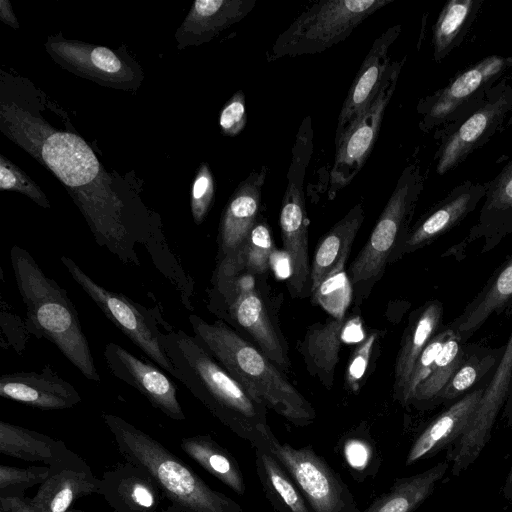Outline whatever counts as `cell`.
<instances>
[{"label": "cell", "mask_w": 512, "mask_h": 512, "mask_svg": "<svg viewBox=\"0 0 512 512\" xmlns=\"http://www.w3.org/2000/svg\"><path fill=\"white\" fill-rule=\"evenodd\" d=\"M160 343L175 375L219 421L252 447L273 433L267 408L254 400L194 337L172 328L161 331Z\"/></svg>", "instance_id": "obj_1"}, {"label": "cell", "mask_w": 512, "mask_h": 512, "mask_svg": "<svg viewBox=\"0 0 512 512\" xmlns=\"http://www.w3.org/2000/svg\"><path fill=\"white\" fill-rule=\"evenodd\" d=\"M194 337L251 397L291 424L313 423L316 411L274 363L224 322L189 317Z\"/></svg>", "instance_id": "obj_2"}, {"label": "cell", "mask_w": 512, "mask_h": 512, "mask_svg": "<svg viewBox=\"0 0 512 512\" xmlns=\"http://www.w3.org/2000/svg\"><path fill=\"white\" fill-rule=\"evenodd\" d=\"M10 260L27 310V332L54 344L86 379L100 382L90 345L67 291L43 272L26 249L14 245Z\"/></svg>", "instance_id": "obj_3"}, {"label": "cell", "mask_w": 512, "mask_h": 512, "mask_svg": "<svg viewBox=\"0 0 512 512\" xmlns=\"http://www.w3.org/2000/svg\"><path fill=\"white\" fill-rule=\"evenodd\" d=\"M103 418L122 452L185 512H244L237 502L211 489L156 440L118 416L104 414Z\"/></svg>", "instance_id": "obj_4"}, {"label": "cell", "mask_w": 512, "mask_h": 512, "mask_svg": "<svg viewBox=\"0 0 512 512\" xmlns=\"http://www.w3.org/2000/svg\"><path fill=\"white\" fill-rule=\"evenodd\" d=\"M394 0H323L304 10L275 40L267 60L320 53L347 39Z\"/></svg>", "instance_id": "obj_5"}, {"label": "cell", "mask_w": 512, "mask_h": 512, "mask_svg": "<svg viewBox=\"0 0 512 512\" xmlns=\"http://www.w3.org/2000/svg\"><path fill=\"white\" fill-rule=\"evenodd\" d=\"M424 188V176L417 163L408 164L400 174L369 239L349 267L351 285L361 297L381 277L397 246L408 234V222ZM401 241V242H402Z\"/></svg>", "instance_id": "obj_6"}, {"label": "cell", "mask_w": 512, "mask_h": 512, "mask_svg": "<svg viewBox=\"0 0 512 512\" xmlns=\"http://www.w3.org/2000/svg\"><path fill=\"white\" fill-rule=\"evenodd\" d=\"M512 67V57L490 55L455 76L446 86L421 98L416 111L423 132L446 130L476 112L491 88Z\"/></svg>", "instance_id": "obj_7"}, {"label": "cell", "mask_w": 512, "mask_h": 512, "mask_svg": "<svg viewBox=\"0 0 512 512\" xmlns=\"http://www.w3.org/2000/svg\"><path fill=\"white\" fill-rule=\"evenodd\" d=\"M64 265L72 279L91 300L146 357L173 377L174 367L161 343L159 323H164L159 314L131 300L122 293L111 291L95 282L73 259L62 256Z\"/></svg>", "instance_id": "obj_8"}, {"label": "cell", "mask_w": 512, "mask_h": 512, "mask_svg": "<svg viewBox=\"0 0 512 512\" xmlns=\"http://www.w3.org/2000/svg\"><path fill=\"white\" fill-rule=\"evenodd\" d=\"M259 446L281 463L312 512H361L349 486L311 445L295 448L280 443L272 433Z\"/></svg>", "instance_id": "obj_9"}, {"label": "cell", "mask_w": 512, "mask_h": 512, "mask_svg": "<svg viewBox=\"0 0 512 512\" xmlns=\"http://www.w3.org/2000/svg\"><path fill=\"white\" fill-rule=\"evenodd\" d=\"M512 124V86L502 78L489 91L484 104L460 123L437 133L435 153L439 175L453 170L475 150Z\"/></svg>", "instance_id": "obj_10"}, {"label": "cell", "mask_w": 512, "mask_h": 512, "mask_svg": "<svg viewBox=\"0 0 512 512\" xmlns=\"http://www.w3.org/2000/svg\"><path fill=\"white\" fill-rule=\"evenodd\" d=\"M406 57L393 61L387 76L367 109L335 145L329 174L328 197L334 199L363 168L378 137L385 111L394 95Z\"/></svg>", "instance_id": "obj_11"}, {"label": "cell", "mask_w": 512, "mask_h": 512, "mask_svg": "<svg viewBox=\"0 0 512 512\" xmlns=\"http://www.w3.org/2000/svg\"><path fill=\"white\" fill-rule=\"evenodd\" d=\"M504 348L502 358L476 411L450 453L454 475L465 470L479 456L490 438L493 424L507 396L512 380V333Z\"/></svg>", "instance_id": "obj_12"}, {"label": "cell", "mask_w": 512, "mask_h": 512, "mask_svg": "<svg viewBox=\"0 0 512 512\" xmlns=\"http://www.w3.org/2000/svg\"><path fill=\"white\" fill-rule=\"evenodd\" d=\"M396 24L381 33L372 43L343 102L338 116L335 145L364 113L379 92L390 69V50L401 33Z\"/></svg>", "instance_id": "obj_13"}, {"label": "cell", "mask_w": 512, "mask_h": 512, "mask_svg": "<svg viewBox=\"0 0 512 512\" xmlns=\"http://www.w3.org/2000/svg\"><path fill=\"white\" fill-rule=\"evenodd\" d=\"M104 359L112 375L140 392L155 408L174 420L185 419L177 399V387L165 371L114 342L106 344Z\"/></svg>", "instance_id": "obj_14"}, {"label": "cell", "mask_w": 512, "mask_h": 512, "mask_svg": "<svg viewBox=\"0 0 512 512\" xmlns=\"http://www.w3.org/2000/svg\"><path fill=\"white\" fill-rule=\"evenodd\" d=\"M487 189L488 182L479 183L471 180L455 186L406 235L389 261L422 247L458 224L483 200Z\"/></svg>", "instance_id": "obj_15"}, {"label": "cell", "mask_w": 512, "mask_h": 512, "mask_svg": "<svg viewBox=\"0 0 512 512\" xmlns=\"http://www.w3.org/2000/svg\"><path fill=\"white\" fill-rule=\"evenodd\" d=\"M0 396L44 410L67 409L81 402L75 387L50 365H45L39 371H17L1 375Z\"/></svg>", "instance_id": "obj_16"}, {"label": "cell", "mask_w": 512, "mask_h": 512, "mask_svg": "<svg viewBox=\"0 0 512 512\" xmlns=\"http://www.w3.org/2000/svg\"><path fill=\"white\" fill-rule=\"evenodd\" d=\"M266 175L265 167L252 171L230 197L219 225L218 260L232 255L257 223Z\"/></svg>", "instance_id": "obj_17"}, {"label": "cell", "mask_w": 512, "mask_h": 512, "mask_svg": "<svg viewBox=\"0 0 512 512\" xmlns=\"http://www.w3.org/2000/svg\"><path fill=\"white\" fill-rule=\"evenodd\" d=\"M41 154L48 168L67 186L85 185L99 172V162L92 149L81 137L69 132L49 136Z\"/></svg>", "instance_id": "obj_18"}, {"label": "cell", "mask_w": 512, "mask_h": 512, "mask_svg": "<svg viewBox=\"0 0 512 512\" xmlns=\"http://www.w3.org/2000/svg\"><path fill=\"white\" fill-rule=\"evenodd\" d=\"M361 202L354 205L319 241L310 269V294L328 277L343 270L364 221Z\"/></svg>", "instance_id": "obj_19"}, {"label": "cell", "mask_w": 512, "mask_h": 512, "mask_svg": "<svg viewBox=\"0 0 512 512\" xmlns=\"http://www.w3.org/2000/svg\"><path fill=\"white\" fill-rule=\"evenodd\" d=\"M484 389H476L433 420L415 439L405 461L411 465L438 452L449 442L458 439L476 411Z\"/></svg>", "instance_id": "obj_20"}, {"label": "cell", "mask_w": 512, "mask_h": 512, "mask_svg": "<svg viewBox=\"0 0 512 512\" xmlns=\"http://www.w3.org/2000/svg\"><path fill=\"white\" fill-rule=\"evenodd\" d=\"M347 321L346 317H332L324 323L314 324L308 329L301 344L300 351L308 371L317 376L327 389L333 386L341 344L345 341Z\"/></svg>", "instance_id": "obj_21"}, {"label": "cell", "mask_w": 512, "mask_h": 512, "mask_svg": "<svg viewBox=\"0 0 512 512\" xmlns=\"http://www.w3.org/2000/svg\"><path fill=\"white\" fill-rule=\"evenodd\" d=\"M255 468L266 499L277 512H312L300 489L272 453L254 447Z\"/></svg>", "instance_id": "obj_22"}, {"label": "cell", "mask_w": 512, "mask_h": 512, "mask_svg": "<svg viewBox=\"0 0 512 512\" xmlns=\"http://www.w3.org/2000/svg\"><path fill=\"white\" fill-rule=\"evenodd\" d=\"M447 468L442 462L416 475L395 479L389 491L361 512H414L431 495Z\"/></svg>", "instance_id": "obj_23"}, {"label": "cell", "mask_w": 512, "mask_h": 512, "mask_svg": "<svg viewBox=\"0 0 512 512\" xmlns=\"http://www.w3.org/2000/svg\"><path fill=\"white\" fill-rule=\"evenodd\" d=\"M482 0H451L433 27V59L439 63L464 41L482 6Z\"/></svg>", "instance_id": "obj_24"}, {"label": "cell", "mask_w": 512, "mask_h": 512, "mask_svg": "<svg viewBox=\"0 0 512 512\" xmlns=\"http://www.w3.org/2000/svg\"><path fill=\"white\" fill-rule=\"evenodd\" d=\"M443 315L438 302L429 303L405 334L395 363V397L400 400L408 384L412 369L437 330Z\"/></svg>", "instance_id": "obj_25"}, {"label": "cell", "mask_w": 512, "mask_h": 512, "mask_svg": "<svg viewBox=\"0 0 512 512\" xmlns=\"http://www.w3.org/2000/svg\"><path fill=\"white\" fill-rule=\"evenodd\" d=\"M182 449L210 474L238 495H244L246 484L236 459L208 436L182 440Z\"/></svg>", "instance_id": "obj_26"}, {"label": "cell", "mask_w": 512, "mask_h": 512, "mask_svg": "<svg viewBox=\"0 0 512 512\" xmlns=\"http://www.w3.org/2000/svg\"><path fill=\"white\" fill-rule=\"evenodd\" d=\"M273 250L269 226L258 220L245 242L232 255L218 260L215 270L230 275L263 274L269 269Z\"/></svg>", "instance_id": "obj_27"}, {"label": "cell", "mask_w": 512, "mask_h": 512, "mask_svg": "<svg viewBox=\"0 0 512 512\" xmlns=\"http://www.w3.org/2000/svg\"><path fill=\"white\" fill-rule=\"evenodd\" d=\"M95 489L96 483L87 473L65 470L46 479L31 504L37 512H65L76 498Z\"/></svg>", "instance_id": "obj_28"}, {"label": "cell", "mask_w": 512, "mask_h": 512, "mask_svg": "<svg viewBox=\"0 0 512 512\" xmlns=\"http://www.w3.org/2000/svg\"><path fill=\"white\" fill-rule=\"evenodd\" d=\"M256 0H198L188 17L190 29L209 38L245 18Z\"/></svg>", "instance_id": "obj_29"}, {"label": "cell", "mask_w": 512, "mask_h": 512, "mask_svg": "<svg viewBox=\"0 0 512 512\" xmlns=\"http://www.w3.org/2000/svg\"><path fill=\"white\" fill-rule=\"evenodd\" d=\"M483 200L479 227L496 231L512 229V160L488 181Z\"/></svg>", "instance_id": "obj_30"}, {"label": "cell", "mask_w": 512, "mask_h": 512, "mask_svg": "<svg viewBox=\"0 0 512 512\" xmlns=\"http://www.w3.org/2000/svg\"><path fill=\"white\" fill-rule=\"evenodd\" d=\"M53 440L25 428L0 422V452L29 461H49L54 457Z\"/></svg>", "instance_id": "obj_31"}, {"label": "cell", "mask_w": 512, "mask_h": 512, "mask_svg": "<svg viewBox=\"0 0 512 512\" xmlns=\"http://www.w3.org/2000/svg\"><path fill=\"white\" fill-rule=\"evenodd\" d=\"M153 264L177 291L182 305L193 310L194 281L163 238H151L145 245Z\"/></svg>", "instance_id": "obj_32"}, {"label": "cell", "mask_w": 512, "mask_h": 512, "mask_svg": "<svg viewBox=\"0 0 512 512\" xmlns=\"http://www.w3.org/2000/svg\"><path fill=\"white\" fill-rule=\"evenodd\" d=\"M512 299V256L498 273L486 293L460 322L457 332L466 333L479 328L495 311Z\"/></svg>", "instance_id": "obj_33"}, {"label": "cell", "mask_w": 512, "mask_h": 512, "mask_svg": "<svg viewBox=\"0 0 512 512\" xmlns=\"http://www.w3.org/2000/svg\"><path fill=\"white\" fill-rule=\"evenodd\" d=\"M461 362L459 339L452 332L439 352L430 375L417 387L413 400H429L440 395L460 368Z\"/></svg>", "instance_id": "obj_34"}, {"label": "cell", "mask_w": 512, "mask_h": 512, "mask_svg": "<svg viewBox=\"0 0 512 512\" xmlns=\"http://www.w3.org/2000/svg\"><path fill=\"white\" fill-rule=\"evenodd\" d=\"M339 451L355 480L362 481L377 474L380 456L369 435L347 434L339 442Z\"/></svg>", "instance_id": "obj_35"}, {"label": "cell", "mask_w": 512, "mask_h": 512, "mask_svg": "<svg viewBox=\"0 0 512 512\" xmlns=\"http://www.w3.org/2000/svg\"><path fill=\"white\" fill-rule=\"evenodd\" d=\"M316 304L333 318L345 317L352 296V285L345 270L325 279L311 294Z\"/></svg>", "instance_id": "obj_36"}, {"label": "cell", "mask_w": 512, "mask_h": 512, "mask_svg": "<svg viewBox=\"0 0 512 512\" xmlns=\"http://www.w3.org/2000/svg\"><path fill=\"white\" fill-rule=\"evenodd\" d=\"M451 333L452 331H442L428 342L412 369L408 384L399 400L402 404H408L413 400L417 387L430 375L434 362Z\"/></svg>", "instance_id": "obj_37"}, {"label": "cell", "mask_w": 512, "mask_h": 512, "mask_svg": "<svg viewBox=\"0 0 512 512\" xmlns=\"http://www.w3.org/2000/svg\"><path fill=\"white\" fill-rule=\"evenodd\" d=\"M214 199V181L209 167L203 164L195 178L191 194L192 216L196 224H201Z\"/></svg>", "instance_id": "obj_38"}, {"label": "cell", "mask_w": 512, "mask_h": 512, "mask_svg": "<svg viewBox=\"0 0 512 512\" xmlns=\"http://www.w3.org/2000/svg\"><path fill=\"white\" fill-rule=\"evenodd\" d=\"M0 187L3 190H17L32 198L39 205L49 207L44 194L16 166L1 157Z\"/></svg>", "instance_id": "obj_39"}, {"label": "cell", "mask_w": 512, "mask_h": 512, "mask_svg": "<svg viewBox=\"0 0 512 512\" xmlns=\"http://www.w3.org/2000/svg\"><path fill=\"white\" fill-rule=\"evenodd\" d=\"M490 358H485L478 361L476 358H471L453 375L449 383L441 392L440 396L446 399H452L468 388H470L476 380L484 373L489 366L492 365Z\"/></svg>", "instance_id": "obj_40"}, {"label": "cell", "mask_w": 512, "mask_h": 512, "mask_svg": "<svg viewBox=\"0 0 512 512\" xmlns=\"http://www.w3.org/2000/svg\"><path fill=\"white\" fill-rule=\"evenodd\" d=\"M80 48V63H88L87 66L93 72L104 77L119 76L123 71L121 60L106 47Z\"/></svg>", "instance_id": "obj_41"}, {"label": "cell", "mask_w": 512, "mask_h": 512, "mask_svg": "<svg viewBox=\"0 0 512 512\" xmlns=\"http://www.w3.org/2000/svg\"><path fill=\"white\" fill-rule=\"evenodd\" d=\"M376 336V333H372L366 337L353 351L349 360L345 382L347 388L354 393H357L360 388L359 383L369 364Z\"/></svg>", "instance_id": "obj_42"}, {"label": "cell", "mask_w": 512, "mask_h": 512, "mask_svg": "<svg viewBox=\"0 0 512 512\" xmlns=\"http://www.w3.org/2000/svg\"><path fill=\"white\" fill-rule=\"evenodd\" d=\"M246 122L245 95L242 90H239L223 107L219 117V125L224 134L233 137L244 129Z\"/></svg>", "instance_id": "obj_43"}, {"label": "cell", "mask_w": 512, "mask_h": 512, "mask_svg": "<svg viewBox=\"0 0 512 512\" xmlns=\"http://www.w3.org/2000/svg\"><path fill=\"white\" fill-rule=\"evenodd\" d=\"M51 472L47 468H28L20 469L0 466V488L2 490L12 486H28L45 481L51 476Z\"/></svg>", "instance_id": "obj_44"}, {"label": "cell", "mask_w": 512, "mask_h": 512, "mask_svg": "<svg viewBox=\"0 0 512 512\" xmlns=\"http://www.w3.org/2000/svg\"><path fill=\"white\" fill-rule=\"evenodd\" d=\"M132 500L139 506L150 508L154 504V495L152 491L142 483H136L131 490Z\"/></svg>", "instance_id": "obj_45"}, {"label": "cell", "mask_w": 512, "mask_h": 512, "mask_svg": "<svg viewBox=\"0 0 512 512\" xmlns=\"http://www.w3.org/2000/svg\"><path fill=\"white\" fill-rule=\"evenodd\" d=\"M0 501L2 512H37L32 504H27L18 497L1 496Z\"/></svg>", "instance_id": "obj_46"}, {"label": "cell", "mask_w": 512, "mask_h": 512, "mask_svg": "<svg viewBox=\"0 0 512 512\" xmlns=\"http://www.w3.org/2000/svg\"><path fill=\"white\" fill-rule=\"evenodd\" d=\"M1 17L2 19L7 22L8 24L18 27L17 21L11 11V7L9 2H6L4 0L1 1Z\"/></svg>", "instance_id": "obj_47"}, {"label": "cell", "mask_w": 512, "mask_h": 512, "mask_svg": "<svg viewBox=\"0 0 512 512\" xmlns=\"http://www.w3.org/2000/svg\"><path fill=\"white\" fill-rule=\"evenodd\" d=\"M506 488L509 489L510 491H512V468H511L510 473L507 478Z\"/></svg>", "instance_id": "obj_48"}, {"label": "cell", "mask_w": 512, "mask_h": 512, "mask_svg": "<svg viewBox=\"0 0 512 512\" xmlns=\"http://www.w3.org/2000/svg\"><path fill=\"white\" fill-rule=\"evenodd\" d=\"M511 421H512V415H511Z\"/></svg>", "instance_id": "obj_49"}, {"label": "cell", "mask_w": 512, "mask_h": 512, "mask_svg": "<svg viewBox=\"0 0 512 512\" xmlns=\"http://www.w3.org/2000/svg\"><path fill=\"white\" fill-rule=\"evenodd\" d=\"M2 512V511H1Z\"/></svg>", "instance_id": "obj_50"}]
</instances>
